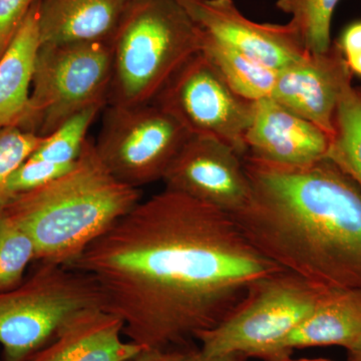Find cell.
Instances as JSON below:
<instances>
[{"instance_id":"1","label":"cell","mask_w":361,"mask_h":361,"mask_svg":"<svg viewBox=\"0 0 361 361\" xmlns=\"http://www.w3.org/2000/svg\"><path fill=\"white\" fill-rule=\"evenodd\" d=\"M68 267L94 278L104 310L142 348L190 346L282 268L230 214L165 189L140 201Z\"/></svg>"},{"instance_id":"2","label":"cell","mask_w":361,"mask_h":361,"mask_svg":"<svg viewBox=\"0 0 361 361\" xmlns=\"http://www.w3.org/2000/svg\"><path fill=\"white\" fill-rule=\"evenodd\" d=\"M250 198L233 216L264 257L325 291L361 293V190L329 158L286 167L243 158Z\"/></svg>"},{"instance_id":"3","label":"cell","mask_w":361,"mask_h":361,"mask_svg":"<svg viewBox=\"0 0 361 361\" xmlns=\"http://www.w3.org/2000/svg\"><path fill=\"white\" fill-rule=\"evenodd\" d=\"M140 201V189L116 179L87 139L66 174L0 210L30 235L37 260L70 266Z\"/></svg>"},{"instance_id":"4","label":"cell","mask_w":361,"mask_h":361,"mask_svg":"<svg viewBox=\"0 0 361 361\" xmlns=\"http://www.w3.org/2000/svg\"><path fill=\"white\" fill-rule=\"evenodd\" d=\"M110 44L108 104L140 106L201 51L202 32L177 0H130Z\"/></svg>"},{"instance_id":"5","label":"cell","mask_w":361,"mask_h":361,"mask_svg":"<svg viewBox=\"0 0 361 361\" xmlns=\"http://www.w3.org/2000/svg\"><path fill=\"white\" fill-rule=\"evenodd\" d=\"M327 292L279 271L252 285L245 298L217 326L197 336L202 355L281 360L280 345Z\"/></svg>"},{"instance_id":"6","label":"cell","mask_w":361,"mask_h":361,"mask_svg":"<svg viewBox=\"0 0 361 361\" xmlns=\"http://www.w3.org/2000/svg\"><path fill=\"white\" fill-rule=\"evenodd\" d=\"M103 307L94 278L68 266L40 262L26 281L0 292L4 361H28L73 316Z\"/></svg>"},{"instance_id":"7","label":"cell","mask_w":361,"mask_h":361,"mask_svg":"<svg viewBox=\"0 0 361 361\" xmlns=\"http://www.w3.org/2000/svg\"><path fill=\"white\" fill-rule=\"evenodd\" d=\"M111 77L109 42L40 44L21 129L47 137L80 111L104 108Z\"/></svg>"},{"instance_id":"8","label":"cell","mask_w":361,"mask_h":361,"mask_svg":"<svg viewBox=\"0 0 361 361\" xmlns=\"http://www.w3.org/2000/svg\"><path fill=\"white\" fill-rule=\"evenodd\" d=\"M191 135L158 104H108L99 137L94 142L111 175L139 189L163 180Z\"/></svg>"},{"instance_id":"9","label":"cell","mask_w":361,"mask_h":361,"mask_svg":"<svg viewBox=\"0 0 361 361\" xmlns=\"http://www.w3.org/2000/svg\"><path fill=\"white\" fill-rule=\"evenodd\" d=\"M154 103L193 137L217 140L247 155L245 135L255 102L236 94L201 51L175 73Z\"/></svg>"},{"instance_id":"10","label":"cell","mask_w":361,"mask_h":361,"mask_svg":"<svg viewBox=\"0 0 361 361\" xmlns=\"http://www.w3.org/2000/svg\"><path fill=\"white\" fill-rule=\"evenodd\" d=\"M165 188L234 215L251 186L243 157L224 142L191 135L163 178Z\"/></svg>"},{"instance_id":"11","label":"cell","mask_w":361,"mask_h":361,"mask_svg":"<svg viewBox=\"0 0 361 361\" xmlns=\"http://www.w3.org/2000/svg\"><path fill=\"white\" fill-rule=\"evenodd\" d=\"M177 1L207 37L273 70H281L310 54L290 21L286 25L256 23L233 0Z\"/></svg>"},{"instance_id":"12","label":"cell","mask_w":361,"mask_h":361,"mask_svg":"<svg viewBox=\"0 0 361 361\" xmlns=\"http://www.w3.org/2000/svg\"><path fill=\"white\" fill-rule=\"evenodd\" d=\"M353 75L336 40L329 51L310 52L277 71L270 97L334 137L337 108Z\"/></svg>"},{"instance_id":"13","label":"cell","mask_w":361,"mask_h":361,"mask_svg":"<svg viewBox=\"0 0 361 361\" xmlns=\"http://www.w3.org/2000/svg\"><path fill=\"white\" fill-rule=\"evenodd\" d=\"M332 137L271 97L254 103L247 130V155L286 167H303L327 158Z\"/></svg>"},{"instance_id":"14","label":"cell","mask_w":361,"mask_h":361,"mask_svg":"<svg viewBox=\"0 0 361 361\" xmlns=\"http://www.w3.org/2000/svg\"><path fill=\"white\" fill-rule=\"evenodd\" d=\"M123 331L122 320L103 307L82 311L28 361H123L144 348Z\"/></svg>"},{"instance_id":"15","label":"cell","mask_w":361,"mask_h":361,"mask_svg":"<svg viewBox=\"0 0 361 361\" xmlns=\"http://www.w3.org/2000/svg\"><path fill=\"white\" fill-rule=\"evenodd\" d=\"M130 0H39L42 44L109 42Z\"/></svg>"},{"instance_id":"16","label":"cell","mask_w":361,"mask_h":361,"mask_svg":"<svg viewBox=\"0 0 361 361\" xmlns=\"http://www.w3.org/2000/svg\"><path fill=\"white\" fill-rule=\"evenodd\" d=\"M39 6L37 0L0 58V130L21 128L27 114L35 61L42 44Z\"/></svg>"},{"instance_id":"17","label":"cell","mask_w":361,"mask_h":361,"mask_svg":"<svg viewBox=\"0 0 361 361\" xmlns=\"http://www.w3.org/2000/svg\"><path fill=\"white\" fill-rule=\"evenodd\" d=\"M361 337V293L329 291L310 315L287 337L279 351L282 360L294 349L341 346L348 348Z\"/></svg>"},{"instance_id":"18","label":"cell","mask_w":361,"mask_h":361,"mask_svg":"<svg viewBox=\"0 0 361 361\" xmlns=\"http://www.w3.org/2000/svg\"><path fill=\"white\" fill-rule=\"evenodd\" d=\"M201 52L239 96L253 102L270 97L277 71L210 39L203 32Z\"/></svg>"},{"instance_id":"19","label":"cell","mask_w":361,"mask_h":361,"mask_svg":"<svg viewBox=\"0 0 361 361\" xmlns=\"http://www.w3.org/2000/svg\"><path fill=\"white\" fill-rule=\"evenodd\" d=\"M327 158L361 190V87L351 85L339 102Z\"/></svg>"},{"instance_id":"20","label":"cell","mask_w":361,"mask_h":361,"mask_svg":"<svg viewBox=\"0 0 361 361\" xmlns=\"http://www.w3.org/2000/svg\"><path fill=\"white\" fill-rule=\"evenodd\" d=\"M342 0H277L276 7L291 16L306 49L323 54L331 47V23Z\"/></svg>"},{"instance_id":"21","label":"cell","mask_w":361,"mask_h":361,"mask_svg":"<svg viewBox=\"0 0 361 361\" xmlns=\"http://www.w3.org/2000/svg\"><path fill=\"white\" fill-rule=\"evenodd\" d=\"M37 260V249L30 235L4 210H0V292L23 282L26 268Z\"/></svg>"},{"instance_id":"22","label":"cell","mask_w":361,"mask_h":361,"mask_svg":"<svg viewBox=\"0 0 361 361\" xmlns=\"http://www.w3.org/2000/svg\"><path fill=\"white\" fill-rule=\"evenodd\" d=\"M102 110L103 109L90 108L73 116L58 130L45 137L44 141L30 157L56 165L73 166L84 148L87 130Z\"/></svg>"},{"instance_id":"23","label":"cell","mask_w":361,"mask_h":361,"mask_svg":"<svg viewBox=\"0 0 361 361\" xmlns=\"http://www.w3.org/2000/svg\"><path fill=\"white\" fill-rule=\"evenodd\" d=\"M45 137L20 127L0 130V209L7 202V184L11 176L39 148Z\"/></svg>"},{"instance_id":"24","label":"cell","mask_w":361,"mask_h":361,"mask_svg":"<svg viewBox=\"0 0 361 361\" xmlns=\"http://www.w3.org/2000/svg\"><path fill=\"white\" fill-rule=\"evenodd\" d=\"M73 166L56 165L30 157L11 176L7 184V202L18 195L27 193L58 179Z\"/></svg>"},{"instance_id":"25","label":"cell","mask_w":361,"mask_h":361,"mask_svg":"<svg viewBox=\"0 0 361 361\" xmlns=\"http://www.w3.org/2000/svg\"><path fill=\"white\" fill-rule=\"evenodd\" d=\"M37 0H0V58Z\"/></svg>"},{"instance_id":"26","label":"cell","mask_w":361,"mask_h":361,"mask_svg":"<svg viewBox=\"0 0 361 361\" xmlns=\"http://www.w3.org/2000/svg\"><path fill=\"white\" fill-rule=\"evenodd\" d=\"M191 346L172 348H144L123 361H187Z\"/></svg>"},{"instance_id":"27","label":"cell","mask_w":361,"mask_h":361,"mask_svg":"<svg viewBox=\"0 0 361 361\" xmlns=\"http://www.w3.org/2000/svg\"><path fill=\"white\" fill-rule=\"evenodd\" d=\"M342 52L345 58L361 52V21L351 23L342 33L338 40Z\"/></svg>"},{"instance_id":"28","label":"cell","mask_w":361,"mask_h":361,"mask_svg":"<svg viewBox=\"0 0 361 361\" xmlns=\"http://www.w3.org/2000/svg\"><path fill=\"white\" fill-rule=\"evenodd\" d=\"M246 358L237 355L208 356L202 355L199 348H193L187 361H245Z\"/></svg>"},{"instance_id":"29","label":"cell","mask_w":361,"mask_h":361,"mask_svg":"<svg viewBox=\"0 0 361 361\" xmlns=\"http://www.w3.org/2000/svg\"><path fill=\"white\" fill-rule=\"evenodd\" d=\"M346 350V361H361V337Z\"/></svg>"},{"instance_id":"30","label":"cell","mask_w":361,"mask_h":361,"mask_svg":"<svg viewBox=\"0 0 361 361\" xmlns=\"http://www.w3.org/2000/svg\"><path fill=\"white\" fill-rule=\"evenodd\" d=\"M345 59L353 75H357L361 77V52Z\"/></svg>"},{"instance_id":"31","label":"cell","mask_w":361,"mask_h":361,"mask_svg":"<svg viewBox=\"0 0 361 361\" xmlns=\"http://www.w3.org/2000/svg\"><path fill=\"white\" fill-rule=\"evenodd\" d=\"M278 361H334L331 360H327V358H302V360H291L290 357L284 358V360Z\"/></svg>"}]
</instances>
